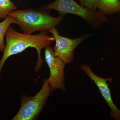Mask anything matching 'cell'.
I'll return each instance as SVG.
<instances>
[{
    "mask_svg": "<svg viewBox=\"0 0 120 120\" xmlns=\"http://www.w3.org/2000/svg\"><path fill=\"white\" fill-rule=\"evenodd\" d=\"M17 7L11 0H0V19H5Z\"/></svg>",
    "mask_w": 120,
    "mask_h": 120,
    "instance_id": "obj_10",
    "label": "cell"
},
{
    "mask_svg": "<svg viewBox=\"0 0 120 120\" xmlns=\"http://www.w3.org/2000/svg\"><path fill=\"white\" fill-rule=\"evenodd\" d=\"M48 31H41L38 34H27L17 32L9 26L5 34L6 39L4 51L0 61V76L4 63L9 57L22 52L28 47L37 50L38 59L34 71L37 73L41 68L44 60L41 57V50L50 45L55 41L53 37L48 34Z\"/></svg>",
    "mask_w": 120,
    "mask_h": 120,
    "instance_id": "obj_1",
    "label": "cell"
},
{
    "mask_svg": "<svg viewBox=\"0 0 120 120\" xmlns=\"http://www.w3.org/2000/svg\"><path fill=\"white\" fill-rule=\"evenodd\" d=\"M41 8L45 9L56 10L59 15L69 13L76 15L83 19L94 30L101 27L108 20L106 15L83 7L74 0H56Z\"/></svg>",
    "mask_w": 120,
    "mask_h": 120,
    "instance_id": "obj_3",
    "label": "cell"
},
{
    "mask_svg": "<svg viewBox=\"0 0 120 120\" xmlns=\"http://www.w3.org/2000/svg\"><path fill=\"white\" fill-rule=\"evenodd\" d=\"M81 68L98 87L102 97L110 108V117L116 120H120V110L114 103L109 87V85L107 83V82H112V78L105 79L98 76L93 72L90 66L86 64H83Z\"/></svg>",
    "mask_w": 120,
    "mask_h": 120,
    "instance_id": "obj_7",
    "label": "cell"
},
{
    "mask_svg": "<svg viewBox=\"0 0 120 120\" xmlns=\"http://www.w3.org/2000/svg\"><path fill=\"white\" fill-rule=\"evenodd\" d=\"M49 32L52 34L56 41V45L53 48L54 54L66 64L74 61L75 49L84 41L93 36L91 33L86 34L77 38L72 39L60 35L56 27Z\"/></svg>",
    "mask_w": 120,
    "mask_h": 120,
    "instance_id": "obj_5",
    "label": "cell"
},
{
    "mask_svg": "<svg viewBox=\"0 0 120 120\" xmlns=\"http://www.w3.org/2000/svg\"><path fill=\"white\" fill-rule=\"evenodd\" d=\"M98 8L103 15H112L120 13V0H98Z\"/></svg>",
    "mask_w": 120,
    "mask_h": 120,
    "instance_id": "obj_8",
    "label": "cell"
},
{
    "mask_svg": "<svg viewBox=\"0 0 120 120\" xmlns=\"http://www.w3.org/2000/svg\"><path fill=\"white\" fill-rule=\"evenodd\" d=\"M52 92L47 82L44 80L42 87L34 97L25 94L22 95L21 106L17 114L12 120H37L45 107Z\"/></svg>",
    "mask_w": 120,
    "mask_h": 120,
    "instance_id": "obj_4",
    "label": "cell"
},
{
    "mask_svg": "<svg viewBox=\"0 0 120 120\" xmlns=\"http://www.w3.org/2000/svg\"><path fill=\"white\" fill-rule=\"evenodd\" d=\"M45 49V59L50 71V75L47 82L51 90L58 89L65 91L64 68L66 64L55 56L50 45Z\"/></svg>",
    "mask_w": 120,
    "mask_h": 120,
    "instance_id": "obj_6",
    "label": "cell"
},
{
    "mask_svg": "<svg viewBox=\"0 0 120 120\" xmlns=\"http://www.w3.org/2000/svg\"><path fill=\"white\" fill-rule=\"evenodd\" d=\"M51 10L40 8H30L19 9L10 12L15 23L19 26L23 33L32 34L36 31H49L59 26L65 15H59L54 17L50 15Z\"/></svg>",
    "mask_w": 120,
    "mask_h": 120,
    "instance_id": "obj_2",
    "label": "cell"
},
{
    "mask_svg": "<svg viewBox=\"0 0 120 120\" xmlns=\"http://www.w3.org/2000/svg\"></svg>",
    "mask_w": 120,
    "mask_h": 120,
    "instance_id": "obj_12",
    "label": "cell"
},
{
    "mask_svg": "<svg viewBox=\"0 0 120 120\" xmlns=\"http://www.w3.org/2000/svg\"><path fill=\"white\" fill-rule=\"evenodd\" d=\"M80 4L91 10L96 11L98 8V0H79Z\"/></svg>",
    "mask_w": 120,
    "mask_h": 120,
    "instance_id": "obj_11",
    "label": "cell"
},
{
    "mask_svg": "<svg viewBox=\"0 0 120 120\" xmlns=\"http://www.w3.org/2000/svg\"><path fill=\"white\" fill-rule=\"evenodd\" d=\"M12 23H15V19L9 15L0 23V51L4 53L5 47L4 40V36L8 28Z\"/></svg>",
    "mask_w": 120,
    "mask_h": 120,
    "instance_id": "obj_9",
    "label": "cell"
}]
</instances>
